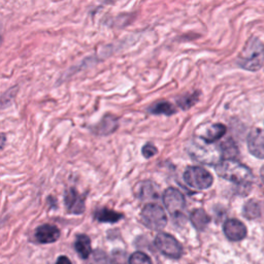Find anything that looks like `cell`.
<instances>
[{
	"mask_svg": "<svg viewBox=\"0 0 264 264\" xmlns=\"http://www.w3.org/2000/svg\"><path fill=\"white\" fill-rule=\"evenodd\" d=\"M190 220L191 223L193 224V226L197 229V230H205L206 227L209 225V223L211 222V218L210 216L206 213L205 210L203 209H197L194 210L191 214H190Z\"/></svg>",
	"mask_w": 264,
	"mask_h": 264,
	"instance_id": "cell-14",
	"label": "cell"
},
{
	"mask_svg": "<svg viewBox=\"0 0 264 264\" xmlns=\"http://www.w3.org/2000/svg\"><path fill=\"white\" fill-rule=\"evenodd\" d=\"M158 153V150H157V148L154 146V145H152V144H147V145H145L144 147H143V149H142V154H143V156L145 157V158H151V157H153V156H155L156 154Z\"/></svg>",
	"mask_w": 264,
	"mask_h": 264,
	"instance_id": "cell-23",
	"label": "cell"
},
{
	"mask_svg": "<svg viewBox=\"0 0 264 264\" xmlns=\"http://www.w3.org/2000/svg\"><path fill=\"white\" fill-rule=\"evenodd\" d=\"M183 179L189 187L196 190L209 189L214 182L213 175L207 169L201 166L188 167L184 172Z\"/></svg>",
	"mask_w": 264,
	"mask_h": 264,
	"instance_id": "cell-3",
	"label": "cell"
},
{
	"mask_svg": "<svg viewBox=\"0 0 264 264\" xmlns=\"http://www.w3.org/2000/svg\"><path fill=\"white\" fill-rule=\"evenodd\" d=\"M163 204L165 209L172 218L183 217L186 209V201L184 195L175 188L169 187L163 193Z\"/></svg>",
	"mask_w": 264,
	"mask_h": 264,
	"instance_id": "cell-5",
	"label": "cell"
},
{
	"mask_svg": "<svg viewBox=\"0 0 264 264\" xmlns=\"http://www.w3.org/2000/svg\"><path fill=\"white\" fill-rule=\"evenodd\" d=\"M95 219L99 222H103V223H116L118 221H120L121 219H123V215L121 213L115 212L113 210L103 208L98 210L95 213Z\"/></svg>",
	"mask_w": 264,
	"mask_h": 264,
	"instance_id": "cell-17",
	"label": "cell"
},
{
	"mask_svg": "<svg viewBox=\"0 0 264 264\" xmlns=\"http://www.w3.org/2000/svg\"><path fill=\"white\" fill-rule=\"evenodd\" d=\"M149 112L153 115H165L171 116L175 113L173 105L168 101H158L150 106Z\"/></svg>",
	"mask_w": 264,
	"mask_h": 264,
	"instance_id": "cell-18",
	"label": "cell"
},
{
	"mask_svg": "<svg viewBox=\"0 0 264 264\" xmlns=\"http://www.w3.org/2000/svg\"><path fill=\"white\" fill-rule=\"evenodd\" d=\"M226 132V127L223 124H215L209 127L203 135L200 136V139L206 142L207 144H213L216 141L223 138Z\"/></svg>",
	"mask_w": 264,
	"mask_h": 264,
	"instance_id": "cell-13",
	"label": "cell"
},
{
	"mask_svg": "<svg viewBox=\"0 0 264 264\" xmlns=\"http://www.w3.org/2000/svg\"><path fill=\"white\" fill-rule=\"evenodd\" d=\"M92 264H107L105 255L103 253H101V252H97L94 255V257H93Z\"/></svg>",
	"mask_w": 264,
	"mask_h": 264,
	"instance_id": "cell-24",
	"label": "cell"
},
{
	"mask_svg": "<svg viewBox=\"0 0 264 264\" xmlns=\"http://www.w3.org/2000/svg\"><path fill=\"white\" fill-rule=\"evenodd\" d=\"M36 241L40 244H51L58 240L60 237V230L51 224H43L36 228L34 232Z\"/></svg>",
	"mask_w": 264,
	"mask_h": 264,
	"instance_id": "cell-11",
	"label": "cell"
},
{
	"mask_svg": "<svg viewBox=\"0 0 264 264\" xmlns=\"http://www.w3.org/2000/svg\"><path fill=\"white\" fill-rule=\"evenodd\" d=\"M220 150H221L222 156L227 158V159H231V158H233L237 154L236 146L234 145V143L231 140H228L227 142L223 143L220 146Z\"/></svg>",
	"mask_w": 264,
	"mask_h": 264,
	"instance_id": "cell-21",
	"label": "cell"
},
{
	"mask_svg": "<svg viewBox=\"0 0 264 264\" xmlns=\"http://www.w3.org/2000/svg\"><path fill=\"white\" fill-rule=\"evenodd\" d=\"M260 173H261V179H262V181L264 182V165L262 166V168H261V171H260Z\"/></svg>",
	"mask_w": 264,
	"mask_h": 264,
	"instance_id": "cell-26",
	"label": "cell"
},
{
	"mask_svg": "<svg viewBox=\"0 0 264 264\" xmlns=\"http://www.w3.org/2000/svg\"><path fill=\"white\" fill-rule=\"evenodd\" d=\"M260 206L255 201L248 202L244 207V215L248 219H255L260 215Z\"/></svg>",
	"mask_w": 264,
	"mask_h": 264,
	"instance_id": "cell-20",
	"label": "cell"
},
{
	"mask_svg": "<svg viewBox=\"0 0 264 264\" xmlns=\"http://www.w3.org/2000/svg\"><path fill=\"white\" fill-rule=\"evenodd\" d=\"M155 245L163 255L169 258L179 259L183 254V249L180 243L168 233H158L155 238Z\"/></svg>",
	"mask_w": 264,
	"mask_h": 264,
	"instance_id": "cell-7",
	"label": "cell"
},
{
	"mask_svg": "<svg viewBox=\"0 0 264 264\" xmlns=\"http://www.w3.org/2000/svg\"><path fill=\"white\" fill-rule=\"evenodd\" d=\"M129 264H152L151 258L144 252H135L129 258Z\"/></svg>",
	"mask_w": 264,
	"mask_h": 264,
	"instance_id": "cell-22",
	"label": "cell"
},
{
	"mask_svg": "<svg viewBox=\"0 0 264 264\" xmlns=\"http://www.w3.org/2000/svg\"><path fill=\"white\" fill-rule=\"evenodd\" d=\"M75 248L80 255V257L87 259L92 252L91 249V240L90 238L85 234H80L77 236L75 241Z\"/></svg>",
	"mask_w": 264,
	"mask_h": 264,
	"instance_id": "cell-16",
	"label": "cell"
},
{
	"mask_svg": "<svg viewBox=\"0 0 264 264\" xmlns=\"http://www.w3.org/2000/svg\"><path fill=\"white\" fill-rule=\"evenodd\" d=\"M56 264H72V261L66 257V256H60L58 259H57V262Z\"/></svg>",
	"mask_w": 264,
	"mask_h": 264,
	"instance_id": "cell-25",
	"label": "cell"
},
{
	"mask_svg": "<svg viewBox=\"0 0 264 264\" xmlns=\"http://www.w3.org/2000/svg\"><path fill=\"white\" fill-rule=\"evenodd\" d=\"M138 195L142 201H149V200L155 201L158 198L157 188L152 182L145 181V182L139 184Z\"/></svg>",
	"mask_w": 264,
	"mask_h": 264,
	"instance_id": "cell-15",
	"label": "cell"
},
{
	"mask_svg": "<svg viewBox=\"0 0 264 264\" xmlns=\"http://www.w3.org/2000/svg\"><path fill=\"white\" fill-rule=\"evenodd\" d=\"M198 98H200V92H194L192 94L182 96L181 98H179L177 100V102L182 109L186 111V109L190 108L191 106H193L198 101Z\"/></svg>",
	"mask_w": 264,
	"mask_h": 264,
	"instance_id": "cell-19",
	"label": "cell"
},
{
	"mask_svg": "<svg viewBox=\"0 0 264 264\" xmlns=\"http://www.w3.org/2000/svg\"><path fill=\"white\" fill-rule=\"evenodd\" d=\"M248 147L252 155L257 158L264 159V130L256 128L250 132Z\"/></svg>",
	"mask_w": 264,
	"mask_h": 264,
	"instance_id": "cell-9",
	"label": "cell"
},
{
	"mask_svg": "<svg viewBox=\"0 0 264 264\" xmlns=\"http://www.w3.org/2000/svg\"><path fill=\"white\" fill-rule=\"evenodd\" d=\"M191 154L195 159L208 164H219L221 162L220 158L223 157L220 148L211 147L210 144H207L206 142H204V144H200V142L194 143V146L191 149Z\"/></svg>",
	"mask_w": 264,
	"mask_h": 264,
	"instance_id": "cell-6",
	"label": "cell"
},
{
	"mask_svg": "<svg viewBox=\"0 0 264 264\" xmlns=\"http://www.w3.org/2000/svg\"><path fill=\"white\" fill-rule=\"evenodd\" d=\"M141 217L143 223L152 230H161L167 224V217L164 210L156 204L147 205L143 209Z\"/></svg>",
	"mask_w": 264,
	"mask_h": 264,
	"instance_id": "cell-4",
	"label": "cell"
},
{
	"mask_svg": "<svg viewBox=\"0 0 264 264\" xmlns=\"http://www.w3.org/2000/svg\"><path fill=\"white\" fill-rule=\"evenodd\" d=\"M237 63L247 71L260 70L264 63V45L258 38H251L243 49Z\"/></svg>",
	"mask_w": 264,
	"mask_h": 264,
	"instance_id": "cell-1",
	"label": "cell"
},
{
	"mask_svg": "<svg viewBox=\"0 0 264 264\" xmlns=\"http://www.w3.org/2000/svg\"><path fill=\"white\" fill-rule=\"evenodd\" d=\"M118 128V120L116 117L106 115L100 123H98L94 128V134H97L99 136H106L113 134Z\"/></svg>",
	"mask_w": 264,
	"mask_h": 264,
	"instance_id": "cell-12",
	"label": "cell"
},
{
	"mask_svg": "<svg viewBox=\"0 0 264 264\" xmlns=\"http://www.w3.org/2000/svg\"><path fill=\"white\" fill-rule=\"evenodd\" d=\"M64 203L66 210L71 214L81 215L85 212V198L74 188L65 192Z\"/></svg>",
	"mask_w": 264,
	"mask_h": 264,
	"instance_id": "cell-8",
	"label": "cell"
},
{
	"mask_svg": "<svg viewBox=\"0 0 264 264\" xmlns=\"http://www.w3.org/2000/svg\"><path fill=\"white\" fill-rule=\"evenodd\" d=\"M217 173L232 183L238 185L250 184L253 179L251 170L233 159H225L216 165Z\"/></svg>",
	"mask_w": 264,
	"mask_h": 264,
	"instance_id": "cell-2",
	"label": "cell"
},
{
	"mask_svg": "<svg viewBox=\"0 0 264 264\" xmlns=\"http://www.w3.org/2000/svg\"><path fill=\"white\" fill-rule=\"evenodd\" d=\"M223 230L228 239L232 241H238L246 237L247 228L239 220L229 219L224 223Z\"/></svg>",
	"mask_w": 264,
	"mask_h": 264,
	"instance_id": "cell-10",
	"label": "cell"
}]
</instances>
